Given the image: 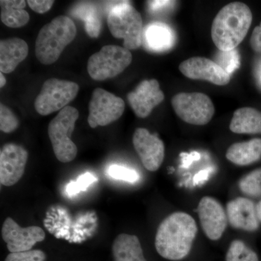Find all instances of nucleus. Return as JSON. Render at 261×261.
I'll use <instances>...</instances> for the list:
<instances>
[{"label":"nucleus","mask_w":261,"mask_h":261,"mask_svg":"<svg viewBox=\"0 0 261 261\" xmlns=\"http://www.w3.org/2000/svg\"><path fill=\"white\" fill-rule=\"evenodd\" d=\"M197 232V224L191 216L173 213L159 225L154 241L156 250L168 260H181L190 253Z\"/></svg>","instance_id":"obj_1"},{"label":"nucleus","mask_w":261,"mask_h":261,"mask_svg":"<svg viewBox=\"0 0 261 261\" xmlns=\"http://www.w3.org/2000/svg\"><path fill=\"white\" fill-rule=\"evenodd\" d=\"M252 21L251 10L245 3L226 5L213 21L211 37L215 45L220 51L236 49L246 37Z\"/></svg>","instance_id":"obj_2"},{"label":"nucleus","mask_w":261,"mask_h":261,"mask_svg":"<svg viewBox=\"0 0 261 261\" xmlns=\"http://www.w3.org/2000/svg\"><path fill=\"white\" fill-rule=\"evenodd\" d=\"M76 34V27L71 18L65 15L56 17L39 31L35 45L37 59L42 64H53L74 40Z\"/></svg>","instance_id":"obj_3"},{"label":"nucleus","mask_w":261,"mask_h":261,"mask_svg":"<svg viewBox=\"0 0 261 261\" xmlns=\"http://www.w3.org/2000/svg\"><path fill=\"white\" fill-rule=\"evenodd\" d=\"M110 32L115 38L123 39V47L136 49L143 40V23L141 14L126 2H120L108 15Z\"/></svg>","instance_id":"obj_4"},{"label":"nucleus","mask_w":261,"mask_h":261,"mask_svg":"<svg viewBox=\"0 0 261 261\" xmlns=\"http://www.w3.org/2000/svg\"><path fill=\"white\" fill-rule=\"evenodd\" d=\"M79 117L80 113L76 108L67 106L60 111L48 126V135L53 151L57 159L62 163L73 161L78 153V148L70 137Z\"/></svg>","instance_id":"obj_5"},{"label":"nucleus","mask_w":261,"mask_h":261,"mask_svg":"<svg viewBox=\"0 0 261 261\" xmlns=\"http://www.w3.org/2000/svg\"><path fill=\"white\" fill-rule=\"evenodd\" d=\"M132 61V55L128 49L106 45L89 58L87 70L92 80L104 81L119 75Z\"/></svg>","instance_id":"obj_6"},{"label":"nucleus","mask_w":261,"mask_h":261,"mask_svg":"<svg viewBox=\"0 0 261 261\" xmlns=\"http://www.w3.org/2000/svg\"><path fill=\"white\" fill-rule=\"evenodd\" d=\"M80 86L69 81L49 79L43 84L34 102V108L41 116L61 111L78 94Z\"/></svg>","instance_id":"obj_7"},{"label":"nucleus","mask_w":261,"mask_h":261,"mask_svg":"<svg viewBox=\"0 0 261 261\" xmlns=\"http://www.w3.org/2000/svg\"><path fill=\"white\" fill-rule=\"evenodd\" d=\"M171 105L182 121L197 126L208 123L215 113L211 98L200 92L176 94L171 99Z\"/></svg>","instance_id":"obj_8"},{"label":"nucleus","mask_w":261,"mask_h":261,"mask_svg":"<svg viewBox=\"0 0 261 261\" xmlns=\"http://www.w3.org/2000/svg\"><path fill=\"white\" fill-rule=\"evenodd\" d=\"M88 123L91 128L105 126L121 118L125 111L124 101L101 88L94 89L89 105Z\"/></svg>","instance_id":"obj_9"},{"label":"nucleus","mask_w":261,"mask_h":261,"mask_svg":"<svg viewBox=\"0 0 261 261\" xmlns=\"http://www.w3.org/2000/svg\"><path fill=\"white\" fill-rule=\"evenodd\" d=\"M2 236L10 252H20L32 250L36 244L45 239V233L39 226L23 228L8 218L3 224Z\"/></svg>","instance_id":"obj_10"},{"label":"nucleus","mask_w":261,"mask_h":261,"mask_svg":"<svg viewBox=\"0 0 261 261\" xmlns=\"http://www.w3.org/2000/svg\"><path fill=\"white\" fill-rule=\"evenodd\" d=\"M28 152L21 146L8 143L0 152V182L3 186L15 185L23 176Z\"/></svg>","instance_id":"obj_11"},{"label":"nucleus","mask_w":261,"mask_h":261,"mask_svg":"<svg viewBox=\"0 0 261 261\" xmlns=\"http://www.w3.org/2000/svg\"><path fill=\"white\" fill-rule=\"evenodd\" d=\"M133 145L146 169H159L164 160L165 146L158 136L151 135L146 128H137L133 135Z\"/></svg>","instance_id":"obj_12"},{"label":"nucleus","mask_w":261,"mask_h":261,"mask_svg":"<svg viewBox=\"0 0 261 261\" xmlns=\"http://www.w3.org/2000/svg\"><path fill=\"white\" fill-rule=\"evenodd\" d=\"M178 68L187 78L207 81L216 85H226L231 80V75L216 62L202 57H193L186 60L182 62Z\"/></svg>","instance_id":"obj_13"},{"label":"nucleus","mask_w":261,"mask_h":261,"mask_svg":"<svg viewBox=\"0 0 261 261\" xmlns=\"http://www.w3.org/2000/svg\"><path fill=\"white\" fill-rule=\"evenodd\" d=\"M197 212L206 236L211 240H219L227 226V215L222 205L213 197H204L199 202Z\"/></svg>","instance_id":"obj_14"},{"label":"nucleus","mask_w":261,"mask_h":261,"mask_svg":"<svg viewBox=\"0 0 261 261\" xmlns=\"http://www.w3.org/2000/svg\"><path fill=\"white\" fill-rule=\"evenodd\" d=\"M164 98V93L155 80L142 81L135 91L127 95L136 116L141 118L149 116L154 108L161 104Z\"/></svg>","instance_id":"obj_15"},{"label":"nucleus","mask_w":261,"mask_h":261,"mask_svg":"<svg viewBox=\"0 0 261 261\" xmlns=\"http://www.w3.org/2000/svg\"><path fill=\"white\" fill-rule=\"evenodd\" d=\"M228 222L233 228L247 231H256L259 227L256 207L245 197H238L226 205Z\"/></svg>","instance_id":"obj_16"},{"label":"nucleus","mask_w":261,"mask_h":261,"mask_svg":"<svg viewBox=\"0 0 261 261\" xmlns=\"http://www.w3.org/2000/svg\"><path fill=\"white\" fill-rule=\"evenodd\" d=\"M28 44L20 38L3 39L0 42V70L10 73L27 58Z\"/></svg>","instance_id":"obj_17"},{"label":"nucleus","mask_w":261,"mask_h":261,"mask_svg":"<svg viewBox=\"0 0 261 261\" xmlns=\"http://www.w3.org/2000/svg\"><path fill=\"white\" fill-rule=\"evenodd\" d=\"M175 36L172 29L166 24L154 23L147 25L143 32V40L146 47L151 50H168L174 44Z\"/></svg>","instance_id":"obj_18"},{"label":"nucleus","mask_w":261,"mask_h":261,"mask_svg":"<svg viewBox=\"0 0 261 261\" xmlns=\"http://www.w3.org/2000/svg\"><path fill=\"white\" fill-rule=\"evenodd\" d=\"M226 157L238 166H247L256 162L261 158V139L233 144L226 151Z\"/></svg>","instance_id":"obj_19"},{"label":"nucleus","mask_w":261,"mask_h":261,"mask_svg":"<svg viewBox=\"0 0 261 261\" xmlns=\"http://www.w3.org/2000/svg\"><path fill=\"white\" fill-rule=\"evenodd\" d=\"M113 255L115 261H147L139 238L127 233L118 235L113 242Z\"/></svg>","instance_id":"obj_20"},{"label":"nucleus","mask_w":261,"mask_h":261,"mask_svg":"<svg viewBox=\"0 0 261 261\" xmlns=\"http://www.w3.org/2000/svg\"><path fill=\"white\" fill-rule=\"evenodd\" d=\"M229 128L235 134H261V112L252 108H242L233 113Z\"/></svg>","instance_id":"obj_21"},{"label":"nucleus","mask_w":261,"mask_h":261,"mask_svg":"<svg viewBox=\"0 0 261 261\" xmlns=\"http://www.w3.org/2000/svg\"><path fill=\"white\" fill-rule=\"evenodd\" d=\"M1 20L10 28H21L30 20L28 12L24 10L27 2L24 0H2Z\"/></svg>","instance_id":"obj_22"},{"label":"nucleus","mask_w":261,"mask_h":261,"mask_svg":"<svg viewBox=\"0 0 261 261\" xmlns=\"http://www.w3.org/2000/svg\"><path fill=\"white\" fill-rule=\"evenodd\" d=\"M73 15L84 20L86 32L89 37H99L102 28V21L95 5L87 3L78 5L73 12Z\"/></svg>","instance_id":"obj_23"},{"label":"nucleus","mask_w":261,"mask_h":261,"mask_svg":"<svg viewBox=\"0 0 261 261\" xmlns=\"http://www.w3.org/2000/svg\"><path fill=\"white\" fill-rule=\"evenodd\" d=\"M226 261H259L257 254L241 240H234L228 247Z\"/></svg>","instance_id":"obj_24"},{"label":"nucleus","mask_w":261,"mask_h":261,"mask_svg":"<svg viewBox=\"0 0 261 261\" xmlns=\"http://www.w3.org/2000/svg\"><path fill=\"white\" fill-rule=\"evenodd\" d=\"M239 187L243 194L249 197L261 196V168L245 175L239 182Z\"/></svg>","instance_id":"obj_25"},{"label":"nucleus","mask_w":261,"mask_h":261,"mask_svg":"<svg viewBox=\"0 0 261 261\" xmlns=\"http://www.w3.org/2000/svg\"><path fill=\"white\" fill-rule=\"evenodd\" d=\"M216 59V63L230 75L238 69L240 65V55L236 49L231 51L219 50Z\"/></svg>","instance_id":"obj_26"},{"label":"nucleus","mask_w":261,"mask_h":261,"mask_svg":"<svg viewBox=\"0 0 261 261\" xmlns=\"http://www.w3.org/2000/svg\"><path fill=\"white\" fill-rule=\"evenodd\" d=\"M20 125L18 118L10 109L0 105V129L5 133H11L18 128Z\"/></svg>","instance_id":"obj_27"},{"label":"nucleus","mask_w":261,"mask_h":261,"mask_svg":"<svg viewBox=\"0 0 261 261\" xmlns=\"http://www.w3.org/2000/svg\"><path fill=\"white\" fill-rule=\"evenodd\" d=\"M108 173L111 177L115 179L135 183L138 181L140 176L135 170L124 167V166H110L108 169Z\"/></svg>","instance_id":"obj_28"},{"label":"nucleus","mask_w":261,"mask_h":261,"mask_svg":"<svg viewBox=\"0 0 261 261\" xmlns=\"http://www.w3.org/2000/svg\"><path fill=\"white\" fill-rule=\"evenodd\" d=\"M96 181H97V178L92 173H84L80 176L76 181L69 183L66 187L67 193L70 196L76 195L80 192L87 190L92 183Z\"/></svg>","instance_id":"obj_29"},{"label":"nucleus","mask_w":261,"mask_h":261,"mask_svg":"<svg viewBox=\"0 0 261 261\" xmlns=\"http://www.w3.org/2000/svg\"><path fill=\"white\" fill-rule=\"evenodd\" d=\"M46 255L39 250H31L29 251L10 252L5 261H44Z\"/></svg>","instance_id":"obj_30"},{"label":"nucleus","mask_w":261,"mask_h":261,"mask_svg":"<svg viewBox=\"0 0 261 261\" xmlns=\"http://www.w3.org/2000/svg\"><path fill=\"white\" fill-rule=\"evenodd\" d=\"M54 1L49 0H29L27 1L31 9L39 14H44L51 9Z\"/></svg>","instance_id":"obj_31"},{"label":"nucleus","mask_w":261,"mask_h":261,"mask_svg":"<svg viewBox=\"0 0 261 261\" xmlns=\"http://www.w3.org/2000/svg\"><path fill=\"white\" fill-rule=\"evenodd\" d=\"M250 45L255 53H261V22L255 27L250 38Z\"/></svg>","instance_id":"obj_32"},{"label":"nucleus","mask_w":261,"mask_h":261,"mask_svg":"<svg viewBox=\"0 0 261 261\" xmlns=\"http://www.w3.org/2000/svg\"><path fill=\"white\" fill-rule=\"evenodd\" d=\"M175 2L171 1H149V9L152 11H162L166 10L168 7L171 6Z\"/></svg>","instance_id":"obj_33"},{"label":"nucleus","mask_w":261,"mask_h":261,"mask_svg":"<svg viewBox=\"0 0 261 261\" xmlns=\"http://www.w3.org/2000/svg\"><path fill=\"white\" fill-rule=\"evenodd\" d=\"M255 76L259 84L261 86V60L257 63L256 68H255Z\"/></svg>","instance_id":"obj_34"},{"label":"nucleus","mask_w":261,"mask_h":261,"mask_svg":"<svg viewBox=\"0 0 261 261\" xmlns=\"http://www.w3.org/2000/svg\"><path fill=\"white\" fill-rule=\"evenodd\" d=\"M6 82V79L3 75V73H0V87L3 88V87H5Z\"/></svg>","instance_id":"obj_35"},{"label":"nucleus","mask_w":261,"mask_h":261,"mask_svg":"<svg viewBox=\"0 0 261 261\" xmlns=\"http://www.w3.org/2000/svg\"><path fill=\"white\" fill-rule=\"evenodd\" d=\"M256 212L259 221H261V201L256 206Z\"/></svg>","instance_id":"obj_36"}]
</instances>
